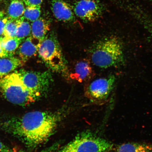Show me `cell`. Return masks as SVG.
<instances>
[{
    "mask_svg": "<svg viewBox=\"0 0 152 152\" xmlns=\"http://www.w3.org/2000/svg\"><path fill=\"white\" fill-rule=\"evenodd\" d=\"M60 119L57 113L32 111L1 121L0 128L18 138L26 147L34 149L52 135Z\"/></svg>",
    "mask_w": 152,
    "mask_h": 152,
    "instance_id": "6da1fadb",
    "label": "cell"
},
{
    "mask_svg": "<svg viewBox=\"0 0 152 152\" xmlns=\"http://www.w3.org/2000/svg\"><path fill=\"white\" fill-rule=\"evenodd\" d=\"M90 54L93 63L100 68L117 66L124 62L122 43L115 36L104 37L96 42L91 47Z\"/></svg>",
    "mask_w": 152,
    "mask_h": 152,
    "instance_id": "7a4b0ae2",
    "label": "cell"
},
{
    "mask_svg": "<svg viewBox=\"0 0 152 152\" xmlns=\"http://www.w3.org/2000/svg\"><path fill=\"white\" fill-rule=\"evenodd\" d=\"M0 93L9 102L22 106L29 105L39 99L25 85L18 71L0 79Z\"/></svg>",
    "mask_w": 152,
    "mask_h": 152,
    "instance_id": "3957f363",
    "label": "cell"
},
{
    "mask_svg": "<svg viewBox=\"0 0 152 152\" xmlns=\"http://www.w3.org/2000/svg\"><path fill=\"white\" fill-rule=\"evenodd\" d=\"M38 53L51 71L68 75L66 61L58 38L54 33L47 35L40 44Z\"/></svg>",
    "mask_w": 152,
    "mask_h": 152,
    "instance_id": "277c9868",
    "label": "cell"
},
{
    "mask_svg": "<svg viewBox=\"0 0 152 152\" xmlns=\"http://www.w3.org/2000/svg\"><path fill=\"white\" fill-rule=\"evenodd\" d=\"M113 144L93 133H80L57 152H109Z\"/></svg>",
    "mask_w": 152,
    "mask_h": 152,
    "instance_id": "5b68a950",
    "label": "cell"
},
{
    "mask_svg": "<svg viewBox=\"0 0 152 152\" xmlns=\"http://www.w3.org/2000/svg\"><path fill=\"white\" fill-rule=\"evenodd\" d=\"M18 72L25 85L39 98L48 92L53 82L50 71L33 72L20 70Z\"/></svg>",
    "mask_w": 152,
    "mask_h": 152,
    "instance_id": "8992f818",
    "label": "cell"
},
{
    "mask_svg": "<svg viewBox=\"0 0 152 152\" xmlns=\"http://www.w3.org/2000/svg\"><path fill=\"white\" fill-rule=\"evenodd\" d=\"M115 80V77L113 75L96 80L85 87V96L95 103H102L109 96Z\"/></svg>",
    "mask_w": 152,
    "mask_h": 152,
    "instance_id": "52a82bcc",
    "label": "cell"
},
{
    "mask_svg": "<svg viewBox=\"0 0 152 152\" xmlns=\"http://www.w3.org/2000/svg\"><path fill=\"white\" fill-rule=\"evenodd\" d=\"M73 10L75 15L84 21L93 22L101 17L104 8L96 0H80L74 4Z\"/></svg>",
    "mask_w": 152,
    "mask_h": 152,
    "instance_id": "ba28073f",
    "label": "cell"
},
{
    "mask_svg": "<svg viewBox=\"0 0 152 152\" xmlns=\"http://www.w3.org/2000/svg\"><path fill=\"white\" fill-rule=\"evenodd\" d=\"M51 10L57 20L64 22L75 20L73 9L64 0H51Z\"/></svg>",
    "mask_w": 152,
    "mask_h": 152,
    "instance_id": "9c48e42d",
    "label": "cell"
},
{
    "mask_svg": "<svg viewBox=\"0 0 152 152\" xmlns=\"http://www.w3.org/2000/svg\"><path fill=\"white\" fill-rule=\"evenodd\" d=\"M40 43L31 36L23 41L19 47L18 54L20 58L23 63L37 55Z\"/></svg>",
    "mask_w": 152,
    "mask_h": 152,
    "instance_id": "30bf717a",
    "label": "cell"
},
{
    "mask_svg": "<svg viewBox=\"0 0 152 152\" xmlns=\"http://www.w3.org/2000/svg\"><path fill=\"white\" fill-rule=\"evenodd\" d=\"M31 24V35L34 39L41 43L50 31V20L43 17H40Z\"/></svg>",
    "mask_w": 152,
    "mask_h": 152,
    "instance_id": "8fae6325",
    "label": "cell"
},
{
    "mask_svg": "<svg viewBox=\"0 0 152 152\" xmlns=\"http://www.w3.org/2000/svg\"><path fill=\"white\" fill-rule=\"evenodd\" d=\"M73 79L79 82L88 80L93 75V71L90 63L88 60H83L76 64L73 73H72Z\"/></svg>",
    "mask_w": 152,
    "mask_h": 152,
    "instance_id": "7c38bea8",
    "label": "cell"
},
{
    "mask_svg": "<svg viewBox=\"0 0 152 152\" xmlns=\"http://www.w3.org/2000/svg\"><path fill=\"white\" fill-rule=\"evenodd\" d=\"M23 64L22 61L16 57L0 58V77L9 75Z\"/></svg>",
    "mask_w": 152,
    "mask_h": 152,
    "instance_id": "4fadbf2b",
    "label": "cell"
},
{
    "mask_svg": "<svg viewBox=\"0 0 152 152\" xmlns=\"http://www.w3.org/2000/svg\"><path fill=\"white\" fill-rule=\"evenodd\" d=\"M115 152H152V144L130 142L117 145Z\"/></svg>",
    "mask_w": 152,
    "mask_h": 152,
    "instance_id": "5bb4252c",
    "label": "cell"
},
{
    "mask_svg": "<svg viewBox=\"0 0 152 152\" xmlns=\"http://www.w3.org/2000/svg\"><path fill=\"white\" fill-rule=\"evenodd\" d=\"M25 8L23 0H11L7 11L8 18L18 20L23 16Z\"/></svg>",
    "mask_w": 152,
    "mask_h": 152,
    "instance_id": "9a60e30c",
    "label": "cell"
},
{
    "mask_svg": "<svg viewBox=\"0 0 152 152\" xmlns=\"http://www.w3.org/2000/svg\"><path fill=\"white\" fill-rule=\"evenodd\" d=\"M16 20L18 28L15 37L23 41L31 35V24L23 16Z\"/></svg>",
    "mask_w": 152,
    "mask_h": 152,
    "instance_id": "2e32d148",
    "label": "cell"
},
{
    "mask_svg": "<svg viewBox=\"0 0 152 152\" xmlns=\"http://www.w3.org/2000/svg\"><path fill=\"white\" fill-rule=\"evenodd\" d=\"M41 14V6H26L23 16L26 20L33 22L39 19Z\"/></svg>",
    "mask_w": 152,
    "mask_h": 152,
    "instance_id": "e0dca14e",
    "label": "cell"
},
{
    "mask_svg": "<svg viewBox=\"0 0 152 152\" xmlns=\"http://www.w3.org/2000/svg\"><path fill=\"white\" fill-rule=\"evenodd\" d=\"M18 25L16 20L9 18L6 23L4 30L3 36L9 38H13L16 37Z\"/></svg>",
    "mask_w": 152,
    "mask_h": 152,
    "instance_id": "ac0fdd59",
    "label": "cell"
},
{
    "mask_svg": "<svg viewBox=\"0 0 152 152\" xmlns=\"http://www.w3.org/2000/svg\"><path fill=\"white\" fill-rule=\"evenodd\" d=\"M22 42L21 40L16 37L9 39L5 43L4 50L13 56Z\"/></svg>",
    "mask_w": 152,
    "mask_h": 152,
    "instance_id": "d6986e66",
    "label": "cell"
},
{
    "mask_svg": "<svg viewBox=\"0 0 152 152\" xmlns=\"http://www.w3.org/2000/svg\"><path fill=\"white\" fill-rule=\"evenodd\" d=\"M25 5L26 6H41L43 0H23Z\"/></svg>",
    "mask_w": 152,
    "mask_h": 152,
    "instance_id": "ffe728a7",
    "label": "cell"
},
{
    "mask_svg": "<svg viewBox=\"0 0 152 152\" xmlns=\"http://www.w3.org/2000/svg\"><path fill=\"white\" fill-rule=\"evenodd\" d=\"M9 19L8 17L0 19V37L3 36L4 30L6 23Z\"/></svg>",
    "mask_w": 152,
    "mask_h": 152,
    "instance_id": "44dd1931",
    "label": "cell"
},
{
    "mask_svg": "<svg viewBox=\"0 0 152 152\" xmlns=\"http://www.w3.org/2000/svg\"><path fill=\"white\" fill-rule=\"evenodd\" d=\"M0 152H15L14 150L0 141Z\"/></svg>",
    "mask_w": 152,
    "mask_h": 152,
    "instance_id": "7402d4cb",
    "label": "cell"
},
{
    "mask_svg": "<svg viewBox=\"0 0 152 152\" xmlns=\"http://www.w3.org/2000/svg\"><path fill=\"white\" fill-rule=\"evenodd\" d=\"M13 56L0 48V58H8Z\"/></svg>",
    "mask_w": 152,
    "mask_h": 152,
    "instance_id": "603a6c76",
    "label": "cell"
},
{
    "mask_svg": "<svg viewBox=\"0 0 152 152\" xmlns=\"http://www.w3.org/2000/svg\"><path fill=\"white\" fill-rule=\"evenodd\" d=\"M9 39H10V38H7L5 37H0V48H1L4 50V47L5 43L7 40Z\"/></svg>",
    "mask_w": 152,
    "mask_h": 152,
    "instance_id": "cb8c5ba5",
    "label": "cell"
},
{
    "mask_svg": "<svg viewBox=\"0 0 152 152\" xmlns=\"http://www.w3.org/2000/svg\"><path fill=\"white\" fill-rule=\"evenodd\" d=\"M4 16V13L3 11L0 9V19L3 18Z\"/></svg>",
    "mask_w": 152,
    "mask_h": 152,
    "instance_id": "d4e9b609",
    "label": "cell"
}]
</instances>
